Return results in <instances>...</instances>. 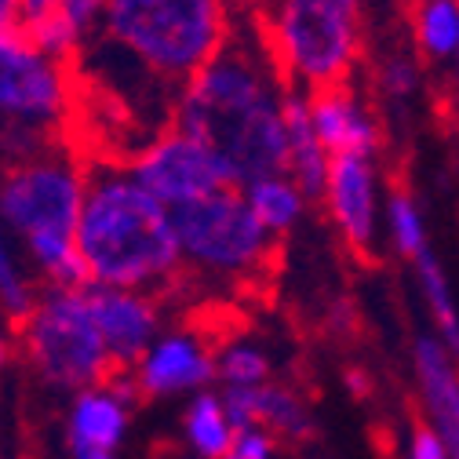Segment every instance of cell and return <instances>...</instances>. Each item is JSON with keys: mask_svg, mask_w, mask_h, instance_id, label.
<instances>
[{"mask_svg": "<svg viewBox=\"0 0 459 459\" xmlns=\"http://www.w3.org/2000/svg\"><path fill=\"white\" fill-rule=\"evenodd\" d=\"M273 448H277V437L266 434L263 427L234 430V441H230L222 459H273Z\"/></svg>", "mask_w": 459, "mask_h": 459, "instance_id": "d4e9b609", "label": "cell"}, {"mask_svg": "<svg viewBox=\"0 0 459 459\" xmlns=\"http://www.w3.org/2000/svg\"><path fill=\"white\" fill-rule=\"evenodd\" d=\"M15 8H19V26H22V22H30V19L51 12L55 0H15Z\"/></svg>", "mask_w": 459, "mask_h": 459, "instance_id": "f1b7e54d", "label": "cell"}, {"mask_svg": "<svg viewBox=\"0 0 459 459\" xmlns=\"http://www.w3.org/2000/svg\"><path fill=\"white\" fill-rule=\"evenodd\" d=\"M84 197V171L66 153H37L15 160L0 176V222L26 241L33 263L55 289H88L77 255V219Z\"/></svg>", "mask_w": 459, "mask_h": 459, "instance_id": "7a4b0ae2", "label": "cell"}, {"mask_svg": "<svg viewBox=\"0 0 459 459\" xmlns=\"http://www.w3.org/2000/svg\"><path fill=\"white\" fill-rule=\"evenodd\" d=\"M128 176L168 212L190 204L197 197H208L215 190L238 186L222 153L201 139H190L183 132H168L153 139L128 168Z\"/></svg>", "mask_w": 459, "mask_h": 459, "instance_id": "9c48e42d", "label": "cell"}, {"mask_svg": "<svg viewBox=\"0 0 459 459\" xmlns=\"http://www.w3.org/2000/svg\"><path fill=\"white\" fill-rule=\"evenodd\" d=\"M183 437L197 459H222L226 455L230 441H234V427H230V420L222 412L219 394L197 390L190 397L186 416H183Z\"/></svg>", "mask_w": 459, "mask_h": 459, "instance_id": "ac0fdd59", "label": "cell"}, {"mask_svg": "<svg viewBox=\"0 0 459 459\" xmlns=\"http://www.w3.org/2000/svg\"><path fill=\"white\" fill-rule=\"evenodd\" d=\"M70 106V81L59 59L26 40L22 30H0V125L48 132Z\"/></svg>", "mask_w": 459, "mask_h": 459, "instance_id": "ba28073f", "label": "cell"}, {"mask_svg": "<svg viewBox=\"0 0 459 459\" xmlns=\"http://www.w3.org/2000/svg\"><path fill=\"white\" fill-rule=\"evenodd\" d=\"M0 303H4V310L12 314L15 325L33 307V296L26 289V281L15 270V259H12V248H8V238H4V222H0Z\"/></svg>", "mask_w": 459, "mask_h": 459, "instance_id": "cb8c5ba5", "label": "cell"}, {"mask_svg": "<svg viewBox=\"0 0 459 459\" xmlns=\"http://www.w3.org/2000/svg\"><path fill=\"white\" fill-rule=\"evenodd\" d=\"M222 4H226V0H222Z\"/></svg>", "mask_w": 459, "mask_h": 459, "instance_id": "836d02e7", "label": "cell"}, {"mask_svg": "<svg viewBox=\"0 0 459 459\" xmlns=\"http://www.w3.org/2000/svg\"><path fill=\"white\" fill-rule=\"evenodd\" d=\"M4 365H8V339L0 335V368H4Z\"/></svg>", "mask_w": 459, "mask_h": 459, "instance_id": "4dcf8cb0", "label": "cell"}, {"mask_svg": "<svg viewBox=\"0 0 459 459\" xmlns=\"http://www.w3.org/2000/svg\"><path fill=\"white\" fill-rule=\"evenodd\" d=\"M55 12H59L81 37L102 19L106 12V0H55Z\"/></svg>", "mask_w": 459, "mask_h": 459, "instance_id": "4316f807", "label": "cell"}, {"mask_svg": "<svg viewBox=\"0 0 459 459\" xmlns=\"http://www.w3.org/2000/svg\"><path fill=\"white\" fill-rule=\"evenodd\" d=\"M281 117H284V139H289V176L307 201H317L328 176V153L310 125V95L307 91H284L281 99Z\"/></svg>", "mask_w": 459, "mask_h": 459, "instance_id": "2e32d148", "label": "cell"}, {"mask_svg": "<svg viewBox=\"0 0 459 459\" xmlns=\"http://www.w3.org/2000/svg\"><path fill=\"white\" fill-rule=\"evenodd\" d=\"M409 459H452V455H448L445 441L427 423H420L412 430V441H409Z\"/></svg>", "mask_w": 459, "mask_h": 459, "instance_id": "83f0119b", "label": "cell"}, {"mask_svg": "<svg viewBox=\"0 0 459 459\" xmlns=\"http://www.w3.org/2000/svg\"><path fill=\"white\" fill-rule=\"evenodd\" d=\"M102 19L132 59L168 81H190L226 44L222 0H106Z\"/></svg>", "mask_w": 459, "mask_h": 459, "instance_id": "3957f363", "label": "cell"}, {"mask_svg": "<svg viewBox=\"0 0 459 459\" xmlns=\"http://www.w3.org/2000/svg\"><path fill=\"white\" fill-rule=\"evenodd\" d=\"M0 30H19V8H15V0H0Z\"/></svg>", "mask_w": 459, "mask_h": 459, "instance_id": "f546056e", "label": "cell"}, {"mask_svg": "<svg viewBox=\"0 0 459 459\" xmlns=\"http://www.w3.org/2000/svg\"><path fill=\"white\" fill-rule=\"evenodd\" d=\"M255 423L281 441H303L314 430V420L303 405V397L277 383L255 386Z\"/></svg>", "mask_w": 459, "mask_h": 459, "instance_id": "ffe728a7", "label": "cell"}, {"mask_svg": "<svg viewBox=\"0 0 459 459\" xmlns=\"http://www.w3.org/2000/svg\"><path fill=\"white\" fill-rule=\"evenodd\" d=\"M26 361L59 390L102 386L117 365L109 361L102 335L91 321L84 289H51L33 299L30 314L15 325Z\"/></svg>", "mask_w": 459, "mask_h": 459, "instance_id": "277c9868", "label": "cell"}, {"mask_svg": "<svg viewBox=\"0 0 459 459\" xmlns=\"http://www.w3.org/2000/svg\"><path fill=\"white\" fill-rule=\"evenodd\" d=\"M332 4H342V8H351V12H354V4H358V0H332Z\"/></svg>", "mask_w": 459, "mask_h": 459, "instance_id": "1f68e13d", "label": "cell"}, {"mask_svg": "<svg viewBox=\"0 0 459 459\" xmlns=\"http://www.w3.org/2000/svg\"><path fill=\"white\" fill-rule=\"evenodd\" d=\"M416 44L427 59H455L459 51V0H420L416 15Z\"/></svg>", "mask_w": 459, "mask_h": 459, "instance_id": "44dd1931", "label": "cell"}, {"mask_svg": "<svg viewBox=\"0 0 459 459\" xmlns=\"http://www.w3.org/2000/svg\"><path fill=\"white\" fill-rule=\"evenodd\" d=\"M215 379H222V386H259L270 379V358L259 347L234 342L215 358Z\"/></svg>", "mask_w": 459, "mask_h": 459, "instance_id": "603a6c76", "label": "cell"}, {"mask_svg": "<svg viewBox=\"0 0 459 459\" xmlns=\"http://www.w3.org/2000/svg\"><path fill=\"white\" fill-rule=\"evenodd\" d=\"M379 81H383V91H390L394 99H401V95H412L416 91L420 70H416L412 59H405V55H394V59H386Z\"/></svg>", "mask_w": 459, "mask_h": 459, "instance_id": "484cf974", "label": "cell"}, {"mask_svg": "<svg viewBox=\"0 0 459 459\" xmlns=\"http://www.w3.org/2000/svg\"><path fill=\"white\" fill-rule=\"evenodd\" d=\"M321 201L328 204V215L358 255L372 252L376 230H379V179L372 157L358 153H335L328 160V176Z\"/></svg>", "mask_w": 459, "mask_h": 459, "instance_id": "8fae6325", "label": "cell"}, {"mask_svg": "<svg viewBox=\"0 0 459 459\" xmlns=\"http://www.w3.org/2000/svg\"><path fill=\"white\" fill-rule=\"evenodd\" d=\"M277 95L281 91L273 84V74L259 55V48L252 51L245 44H222L186 81V91L176 113V132L215 146L252 109H259L263 102Z\"/></svg>", "mask_w": 459, "mask_h": 459, "instance_id": "8992f818", "label": "cell"}, {"mask_svg": "<svg viewBox=\"0 0 459 459\" xmlns=\"http://www.w3.org/2000/svg\"><path fill=\"white\" fill-rule=\"evenodd\" d=\"M412 263L420 273V289H423V299L430 307V317L437 325V342L459 361V307L452 296V284H448V277H445V270L430 248H423Z\"/></svg>", "mask_w": 459, "mask_h": 459, "instance_id": "d6986e66", "label": "cell"}, {"mask_svg": "<svg viewBox=\"0 0 459 459\" xmlns=\"http://www.w3.org/2000/svg\"><path fill=\"white\" fill-rule=\"evenodd\" d=\"M135 386L143 397H171V394H197L215 379V354L197 335L171 332L157 335L150 351L135 365Z\"/></svg>", "mask_w": 459, "mask_h": 459, "instance_id": "7c38bea8", "label": "cell"}, {"mask_svg": "<svg viewBox=\"0 0 459 459\" xmlns=\"http://www.w3.org/2000/svg\"><path fill=\"white\" fill-rule=\"evenodd\" d=\"M84 296L109 361L117 368H135L150 342L160 335V303L150 292L102 289V284H88Z\"/></svg>", "mask_w": 459, "mask_h": 459, "instance_id": "30bf717a", "label": "cell"}, {"mask_svg": "<svg viewBox=\"0 0 459 459\" xmlns=\"http://www.w3.org/2000/svg\"><path fill=\"white\" fill-rule=\"evenodd\" d=\"M128 434V405L109 386L77 390L66 420L70 459H117Z\"/></svg>", "mask_w": 459, "mask_h": 459, "instance_id": "5bb4252c", "label": "cell"}, {"mask_svg": "<svg viewBox=\"0 0 459 459\" xmlns=\"http://www.w3.org/2000/svg\"><path fill=\"white\" fill-rule=\"evenodd\" d=\"M171 230L183 263L219 277L252 273L273 252V238L252 215L241 186H226L171 208Z\"/></svg>", "mask_w": 459, "mask_h": 459, "instance_id": "5b68a950", "label": "cell"}, {"mask_svg": "<svg viewBox=\"0 0 459 459\" xmlns=\"http://www.w3.org/2000/svg\"><path fill=\"white\" fill-rule=\"evenodd\" d=\"M281 70L310 91L342 88L358 59L354 12L332 0H281L273 15Z\"/></svg>", "mask_w": 459, "mask_h": 459, "instance_id": "52a82bcc", "label": "cell"}, {"mask_svg": "<svg viewBox=\"0 0 459 459\" xmlns=\"http://www.w3.org/2000/svg\"><path fill=\"white\" fill-rule=\"evenodd\" d=\"M310 125L328 157H335V153L376 157V150H379V125L368 117V109L342 88L310 91Z\"/></svg>", "mask_w": 459, "mask_h": 459, "instance_id": "9a60e30c", "label": "cell"}, {"mask_svg": "<svg viewBox=\"0 0 459 459\" xmlns=\"http://www.w3.org/2000/svg\"><path fill=\"white\" fill-rule=\"evenodd\" d=\"M412 368L420 379V397L427 409V427L445 441L448 455L459 459V365L437 342V335H420L412 347Z\"/></svg>", "mask_w": 459, "mask_h": 459, "instance_id": "4fadbf2b", "label": "cell"}, {"mask_svg": "<svg viewBox=\"0 0 459 459\" xmlns=\"http://www.w3.org/2000/svg\"><path fill=\"white\" fill-rule=\"evenodd\" d=\"M386 230H390V241H394V252L405 255V259H416L427 245V222H423V212L420 204L412 201V194L405 190H394L390 201H386Z\"/></svg>", "mask_w": 459, "mask_h": 459, "instance_id": "7402d4cb", "label": "cell"}, {"mask_svg": "<svg viewBox=\"0 0 459 459\" xmlns=\"http://www.w3.org/2000/svg\"><path fill=\"white\" fill-rule=\"evenodd\" d=\"M241 194H245L252 215L259 219V226L266 230L270 238H284L307 212V197L299 194V186L289 176L255 179V183L241 186Z\"/></svg>", "mask_w": 459, "mask_h": 459, "instance_id": "e0dca14e", "label": "cell"}, {"mask_svg": "<svg viewBox=\"0 0 459 459\" xmlns=\"http://www.w3.org/2000/svg\"><path fill=\"white\" fill-rule=\"evenodd\" d=\"M455 59H459V51H455Z\"/></svg>", "mask_w": 459, "mask_h": 459, "instance_id": "d6a6232c", "label": "cell"}, {"mask_svg": "<svg viewBox=\"0 0 459 459\" xmlns=\"http://www.w3.org/2000/svg\"><path fill=\"white\" fill-rule=\"evenodd\" d=\"M77 255L88 284L150 292L183 270L171 230V212L153 201L128 171H84V197L77 219Z\"/></svg>", "mask_w": 459, "mask_h": 459, "instance_id": "6da1fadb", "label": "cell"}]
</instances>
